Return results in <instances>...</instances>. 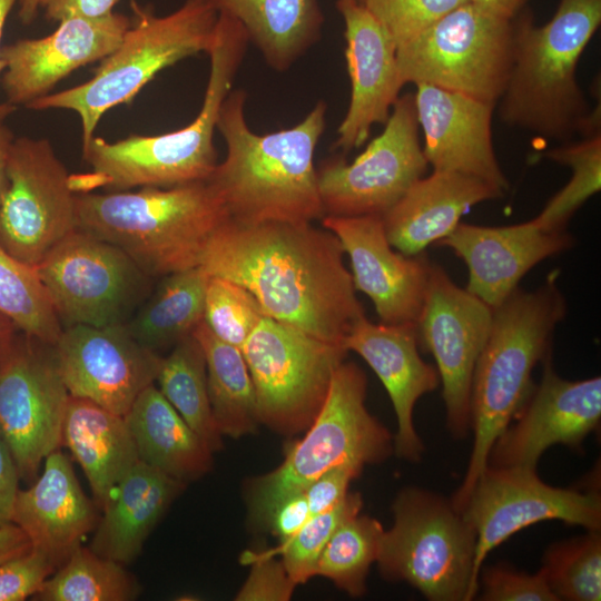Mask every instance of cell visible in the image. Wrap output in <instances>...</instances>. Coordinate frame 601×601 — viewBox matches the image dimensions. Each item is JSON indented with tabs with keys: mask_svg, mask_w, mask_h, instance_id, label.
Here are the masks:
<instances>
[{
	"mask_svg": "<svg viewBox=\"0 0 601 601\" xmlns=\"http://www.w3.org/2000/svg\"><path fill=\"white\" fill-rule=\"evenodd\" d=\"M566 302L551 273L534 290L514 289L493 308L487 341L476 362L470 397L473 446L461 485L450 499L461 511L486 467L490 450L534 387L532 372L551 355Z\"/></svg>",
	"mask_w": 601,
	"mask_h": 601,
	"instance_id": "cell-5",
	"label": "cell"
},
{
	"mask_svg": "<svg viewBox=\"0 0 601 601\" xmlns=\"http://www.w3.org/2000/svg\"><path fill=\"white\" fill-rule=\"evenodd\" d=\"M32 548L24 531L13 522L0 524V563Z\"/></svg>",
	"mask_w": 601,
	"mask_h": 601,
	"instance_id": "cell-50",
	"label": "cell"
},
{
	"mask_svg": "<svg viewBox=\"0 0 601 601\" xmlns=\"http://www.w3.org/2000/svg\"><path fill=\"white\" fill-rule=\"evenodd\" d=\"M363 469L353 464H339L321 474L304 490L311 514L325 512L338 504L348 493V486Z\"/></svg>",
	"mask_w": 601,
	"mask_h": 601,
	"instance_id": "cell-46",
	"label": "cell"
},
{
	"mask_svg": "<svg viewBox=\"0 0 601 601\" xmlns=\"http://www.w3.org/2000/svg\"><path fill=\"white\" fill-rule=\"evenodd\" d=\"M61 324H126L149 276L120 248L76 229L35 266Z\"/></svg>",
	"mask_w": 601,
	"mask_h": 601,
	"instance_id": "cell-12",
	"label": "cell"
},
{
	"mask_svg": "<svg viewBox=\"0 0 601 601\" xmlns=\"http://www.w3.org/2000/svg\"><path fill=\"white\" fill-rule=\"evenodd\" d=\"M42 0H19L18 16L23 24H30L36 19Z\"/></svg>",
	"mask_w": 601,
	"mask_h": 601,
	"instance_id": "cell-55",
	"label": "cell"
},
{
	"mask_svg": "<svg viewBox=\"0 0 601 601\" xmlns=\"http://www.w3.org/2000/svg\"><path fill=\"white\" fill-rule=\"evenodd\" d=\"M252 570L236 594L238 601H287L297 585L282 560L263 552L246 553Z\"/></svg>",
	"mask_w": 601,
	"mask_h": 601,
	"instance_id": "cell-45",
	"label": "cell"
},
{
	"mask_svg": "<svg viewBox=\"0 0 601 601\" xmlns=\"http://www.w3.org/2000/svg\"><path fill=\"white\" fill-rule=\"evenodd\" d=\"M529 0H470L473 4L495 16L514 19Z\"/></svg>",
	"mask_w": 601,
	"mask_h": 601,
	"instance_id": "cell-51",
	"label": "cell"
},
{
	"mask_svg": "<svg viewBox=\"0 0 601 601\" xmlns=\"http://www.w3.org/2000/svg\"><path fill=\"white\" fill-rule=\"evenodd\" d=\"M545 157L568 166L572 176L533 220L545 231H564L578 209L601 189V135L550 149Z\"/></svg>",
	"mask_w": 601,
	"mask_h": 601,
	"instance_id": "cell-38",
	"label": "cell"
},
{
	"mask_svg": "<svg viewBox=\"0 0 601 601\" xmlns=\"http://www.w3.org/2000/svg\"><path fill=\"white\" fill-rule=\"evenodd\" d=\"M61 443L81 466L101 510L139 461L125 416L82 397L69 395Z\"/></svg>",
	"mask_w": 601,
	"mask_h": 601,
	"instance_id": "cell-29",
	"label": "cell"
},
{
	"mask_svg": "<svg viewBox=\"0 0 601 601\" xmlns=\"http://www.w3.org/2000/svg\"><path fill=\"white\" fill-rule=\"evenodd\" d=\"M59 568L47 553L29 551L0 563V601H22L35 595Z\"/></svg>",
	"mask_w": 601,
	"mask_h": 601,
	"instance_id": "cell-44",
	"label": "cell"
},
{
	"mask_svg": "<svg viewBox=\"0 0 601 601\" xmlns=\"http://www.w3.org/2000/svg\"><path fill=\"white\" fill-rule=\"evenodd\" d=\"M392 511L376 561L382 577L408 583L430 601L473 600L476 533L451 500L407 486Z\"/></svg>",
	"mask_w": 601,
	"mask_h": 601,
	"instance_id": "cell-9",
	"label": "cell"
},
{
	"mask_svg": "<svg viewBox=\"0 0 601 601\" xmlns=\"http://www.w3.org/2000/svg\"><path fill=\"white\" fill-rule=\"evenodd\" d=\"M208 280L199 266L162 277L156 292L126 323L132 337L154 352L174 346L203 321Z\"/></svg>",
	"mask_w": 601,
	"mask_h": 601,
	"instance_id": "cell-33",
	"label": "cell"
},
{
	"mask_svg": "<svg viewBox=\"0 0 601 601\" xmlns=\"http://www.w3.org/2000/svg\"><path fill=\"white\" fill-rule=\"evenodd\" d=\"M554 542L543 553L541 572L558 601L601 600V534Z\"/></svg>",
	"mask_w": 601,
	"mask_h": 601,
	"instance_id": "cell-39",
	"label": "cell"
},
{
	"mask_svg": "<svg viewBox=\"0 0 601 601\" xmlns=\"http://www.w3.org/2000/svg\"><path fill=\"white\" fill-rule=\"evenodd\" d=\"M514 48L513 19L467 2L396 49L402 81L426 83L496 105Z\"/></svg>",
	"mask_w": 601,
	"mask_h": 601,
	"instance_id": "cell-10",
	"label": "cell"
},
{
	"mask_svg": "<svg viewBox=\"0 0 601 601\" xmlns=\"http://www.w3.org/2000/svg\"><path fill=\"white\" fill-rule=\"evenodd\" d=\"M16 326L12 322L0 313V363L12 348L14 339Z\"/></svg>",
	"mask_w": 601,
	"mask_h": 601,
	"instance_id": "cell-54",
	"label": "cell"
},
{
	"mask_svg": "<svg viewBox=\"0 0 601 601\" xmlns=\"http://www.w3.org/2000/svg\"><path fill=\"white\" fill-rule=\"evenodd\" d=\"M367 378L353 362L334 371L326 398L305 435L290 443L282 463L248 482L250 520L263 525L284 497L302 492L324 472L339 464H378L394 453V436L365 405Z\"/></svg>",
	"mask_w": 601,
	"mask_h": 601,
	"instance_id": "cell-8",
	"label": "cell"
},
{
	"mask_svg": "<svg viewBox=\"0 0 601 601\" xmlns=\"http://www.w3.org/2000/svg\"><path fill=\"white\" fill-rule=\"evenodd\" d=\"M492 318L493 308L459 287L441 266L431 264L416 332L418 345L436 362L446 427L454 439H465L471 432L472 380Z\"/></svg>",
	"mask_w": 601,
	"mask_h": 601,
	"instance_id": "cell-16",
	"label": "cell"
},
{
	"mask_svg": "<svg viewBox=\"0 0 601 601\" xmlns=\"http://www.w3.org/2000/svg\"><path fill=\"white\" fill-rule=\"evenodd\" d=\"M335 7L344 21L351 99L334 147L346 154L365 144L374 125L386 122L404 82L396 45L364 3L336 0Z\"/></svg>",
	"mask_w": 601,
	"mask_h": 601,
	"instance_id": "cell-22",
	"label": "cell"
},
{
	"mask_svg": "<svg viewBox=\"0 0 601 601\" xmlns=\"http://www.w3.org/2000/svg\"><path fill=\"white\" fill-rule=\"evenodd\" d=\"M413 93L400 96L374 138L354 161L334 157L317 168L324 216H383L424 176L427 161L418 139Z\"/></svg>",
	"mask_w": 601,
	"mask_h": 601,
	"instance_id": "cell-13",
	"label": "cell"
},
{
	"mask_svg": "<svg viewBox=\"0 0 601 601\" xmlns=\"http://www.w3.org/2000/svg\"><path fill=\"white\" fill-rule=\"evenodd\" d=\"M600 23L601 0H560L543 26L524 10L513 19V63L500 98L504 122L551 140L600 134V119L577 80L581 55Z\"/></svg>",
	"mask_w": 601,
	"mask_h": 601,
	"instance_id": "cell-4",
	"label": "cell"
},
{
	"mask_svg": "<svg viewBox=\"0 0 601 601\" xmlns=\"http://www.w3.org/2000/svg\"><path fill=\"white\" fill-rule=\"evenodd\" d=\"M362 508V495L348 492L334 508L312 515L293 536L265 552L280 555L292 580L296 584L304 583L315 577L318 558L335 530L347 519L361 513Z\"/></svg>",
	"mask_w": 601,
	"mask_h": 601,
	"instance_id": "cell-40",
	"label": "cell"
},
{
	"mask_svg": "<svg viewBox=\"0 0 601 601\" xmlns=\"http://www.w3.org/2000/svg\"><path fill=\"white\" fill-rule=\"evenodd\" d=\"M155 382L164 397L213 452L220 450L223 435L211 413L206 361L193 334L176 343L168 356L161 357Z\"/></svg>",
	"mask_w": 601,
	"mask_h": 601,
	"instance_id": "cell-34",
	"label": "cell"
},
{
	"mask_svg": "<svg viewBox=\"0 0 601 601\" xmlns=\"http://www.w3.org/2000/svg\"><path fill=\"white\" fill-rule=\"evenodd\" d=\"M77 229L125 252L149 277L199 266L229 217L207 181L76 195Z\"/></svg>",
	"mask_w": 601,
	"mask_h": 601,
	"instance_id": "cell-6",
	"label": "cell"
},
{
	"mask_svg": "<svg viewBox=\"0 0 601 601\" xmlns=\"http://www.w3.org/2000/svg\"><path fill=\"white\" fill-rule=\"evenodd\" d=\"M19 477L17 464L0 433V524L11 522Z\"/></svg>",
	"mask_w": 601,
	"mask_h": 601,
	"instance_id": "cell-49",
	"label": "cell"
},
{
	"mask_svg": "<svg viewBox=\"0 0 601 601\" xmlns=\"http://www.w3.org/2000/svg\"><path fill=\"white\" fill-rule=\"evenodd\" d=\"M264 316L260 304L248 289L208 275L203 321L219 339L242 349Z\"/></svg>",
	"mask_w": 601,
	"mask_h": 601,
	"instance_id": "cell-41",
	"label": "cell"
},
{
	"mask_svg": "<svg viewBox=\"0 0 601 601\" xmlns=\"http://www.w3.org/2000/svg\"><path fill=\"white\" fill-rule=\"evenodd\" d=\"M134 20L118 47L95 76L57 93H48L27 108L68 109L81 120L82 148L95 137L100 118L111 108L127 104L159 71L209 50L218 14L201 0H186L178 9L157 16L132 1Z\"/></svg>",
	"mask_w": 601,
	"mask_h": 601,
	"instance_id": "cell-7",
	"label": "cell"
},
{
	"mask_svg": "<svg viewBox=\"0 0 601 601\" xmlns=\"http://www.w3.org/2000/svg\"><path fill=\"white\" fill-rule=\"evenodd\" d=\"M27 338L0 363V433L20 477L35 481L46 456L62 445L69 392L52 346Z\"/></svg>",
	"mask_w": 601,
	"mask_h": 601,
	"instance_id": "cell-17",
	"label": "cell"
},
{
	"mask_svg": "<svg viewBox=\"0 0 601 601\" xmlns=\"http://www.w3.org/2000/svg\"><path fill=\"white\" fill-rule=\"evenodd\" d=\"M343 344L357 353L384 385L396 415L394 453L417 463L424 451L415 431L413 411L416 402L441 384L435 366L418 353L415 324H375L364 315L357 319Z\"/></svg>",
	"mask_w": 601,
	"mask_h": 601,
	"instance_id": "cell-25",
	"label": "cell"
},
{
	"mask_svg": "<svg viewBox=\"0 0 601 601\" xmlns=\"http://www.w3.org/2000/svg\"><path fill=\"white\" fill-rule=\"evenodd\" d=\"M76 193L70 174L45 138H14L0 201V246L37 266L77 229Z\"/></svg>",
	"mask_w": 601,
	"mask_h": 601,
	"instance_id": "cell-14",
	"label": "cell"
},
{
	"mask_svg": "<svg viewBox=\"0 0 601 601\" xmlns=\"http://www.w3.org/2000/svg\"><path fill=\"white\" fill-rule=\"evenodd\" d=\"M460 512L476 533V585L487 554L524 528L558 520L587 530L601 529V497L597 490L549 485L536 469L486 466Z\"/></svg>",
	"mask_w": 601,
	"mask_h": 601,
	"instance_id": "cell-15",
	"label": "cell"
},
{
	"mask_svg": "<svg viewBox=\"0 0 601 601\" xmlns=\"http://www.w3.org/2000/svg\"><path fill=\"white\" fill-rule=\"evenodd\" d=\"M415 87L416 118L427 165L433 170L482 179L505 193L510 184L492 141L495 105L426 83Z\"/></svg>",
	"mask_w": 601,
	"mask_h": 601,
	"instance_id": "cell-23",
	"label": "cell"
},
{
	"mask_svg": "<svg viewBox=\"0 0 601 601\" xmlns=\"http://www.w3.org/2000/svg\"><path fill=\"white\" fill-rule=\"evenodd\" d=\"M0 313L27 337L53 346L62 332L50 297L36 267L0 246Z\"/></svg>",
	"mask_w": 601,
	"mask_h": 601,
	"instance_id": "cell-36",
	"label": "cell"
},
{
	"mask_svg": "<svg viewBox=\"0 0 601 601\" xmlns=\"http://www.w3.org/2000/svg\"><path fill=\"white\" fill-rule=\"evenodd\" d=\"M95 503L83 493L70 459L59 449L46 456L40 476L16 496L11 522L20 526L32 548L59 566L97 525Z\"/></svg>",
	"mask_w": 601,
	"mask_h": 601,
	"instance_id": "cell-26",
	"label": "cell"
},
{
	"mask_svg": "<svg viewBox=\"0 0 601 601\" xmlns=\"http://www.w3.org/2000/svg\"><path fill=\"white\" fill-rule=\"evenodd\" d=\"M311 516L304 492H296L278 502L262 526L283 542L293 536Z\"/></svg>",
	"mask_w": 601,
	"mask_h": 601,
	"instance_id": "cell-47",
	"label": "cell"
},
{
	"mask_svg": "<svg viewBox=\"0 0 601 601\" xmlns=\"http://www.w3.org/2000/svg\"><path fill=\"white\" fill-rule=\"evenodd\" d=\"M386 29L396 49L470 0H359Z\"/></svg>",
	"mask_w": 601,
	"mask_h": 601,
	"instance_id": "cell-42",
	"label": "cell"
},
{
	"mask_svg": "<svg viewBox=\"0 0 601 601\" xmlns=\"http://www.w3.org/2000/svg\"><path fill=\"white\" fill-rule=\"evenodd\" d=\"M125 418L141 462L186 484L210 471L213 450L155 383L137 396Z\"/></svg>",
	"mask_w": 601,
	"mask_h": 601,
	"instance_id": "cell-30",
	"label": "cell"
},
{
	"mask_svg": "<svg viewBox=\"0 0 601 601\" xmlns=\"http://www.w3.org/2000/svg\"><path fill=\"white\" fill-rule=\"evenodd\" d=\"M246 98L243 89H231L220 106L216 129L226 156L207 184L237 221L323 218L314 152L325 130L326 104L316 102L296 126L259 135L246 120Z\"/></svg>",
	"mask_w": 601,
	"mask_h": 601,
	"instance_id": "cell-2",
	"label": "cell"
},
{
	"mask_svg": "<svg viewBox=\"0 0 601 601\" xmlns=\"http://www.w3.org/2000/svg\"><path fill=\"white\" fill-rule=\"evenodd\" d=\"M504 193L486 181L455 173L433 170L415 180L383 216L387 239L406 256L450 235L473 206Z\"/></svg>",
	"mask_w": 601,
	"mask_h": 601,
	"instance_id": "cell-27",
	"label": "cell"
},
{
	"mask_svg": "<svg viewBox=\"0 0 601 601\" xmlns=\"http://www.w3.org/2000/svg\"><path fill=\"white\" fill-rule=\"evenodd\" d=\"M322 225L341 242L354 288L371 298L381 323L416 325L431 268L427 257L394 252L382 216H324Z\"/></svg>",
	"mask_w": 601,
	"mask_h": 601,
	"instance_id": "cell-21",
	"label": "cell"
},
{
	"mask_svg": "<svg viewBox=\"0 0 601 601\" xmlns=\"http://www.w3.org/2000/svg\"><path fill=\"white\" fill-rule=\"evenodd\" d=\"M541 381L494 441L486 466L536 469L553 445L579 449L601 421V377L570 381L558 375L551 355Z\"/></svg>",
	"mask_w": 601,
	"mask_h": 601,
	"instance_id": "cell-18",
	"label": "cell"
},
{
	"mask_svg": "<svg viewBox=\"0 0 601 601\" xmlns=\"http://www.w3.org/2000/svg\"><path fill=\"white\" fill-rule=\"evenodd\" d=\"M244 28L274 70H288L319 41L324 13L319 0H201Z\"/></svg>",
	"mask_w": 601,
	"mask_h": 601,
	"instance_id": "cell-31",
	"label": "cell"
},
{
	"mask_svg": "<svg viewBox=\"0 0 601 601\" xmlns=\"http://www.w3.org/2000/svg\"><path fill=\"white\" fill-rule=\"evenodd\" d=\"M140 592L125 564L78 546L33 595L40 601H130Z\"/></svg>",
	"mask_w": 601,
	"mask_h": 601,
	"instance_id": "cell-35",
	"label": "cell"
},
{
	"mask_svg": "<svg viewBox=\"0 0 601 601\" xmlns=\"http://www.w3.org/2000/svg\"><path fill=\"white\" fill-rule=\"evenodd\" d=\"M193 335L204 352L209 402L219 433L233 439L255 433L260 423L254 383L242 349L219 339L204 321Z\"/></svg>",
	"mask_w": 601,
	"mask_h": 601,
	"instance_id": "cell-32",
	"label": "cell"
},
{
	"mask_svg": "<svg viewBox=\"0 0 601 601\" xmlns=\"http://www.w3.org/2000/svg\"><path fill=\"white\" fill-rule=\"evenodd\" d=\"M258 418L270 430L294 435L319 412L336 367L348 351L264 316L244 344Z\"/></svg>",
	"mask_w": 601,
	"mask_h": 601,
	"instance_id": "cell-11",
	"label": "cell"
},
{
	"mask_svg": "<svg viewBox=\"0 0 601 601\" xmlns=\"http://www.w3.org/2000/svg\"><path fill=\"white\" fill-rule=\"evenodd\" d=\"M119 0H42L41 8L45 17L50 21L65 19L100 18L112 13L114 7Z\"/></svg>",
	"mask_w": 601,
	"mask_h": 601,
	"instance_id": "cell-48",
	"label": "cell"
},
{
	"mask_svg": "<svg viewBox=\"0 0 601 601\" xmlns=\"http://www.w3.org/2000/svg\"><path fill=\"white\" fill-rule=\"evenodd\" d=\"M383 533V525L374 518L358 513L347 519L326 543L315 577L331 580L351 597L364 595L367 574L377 561Z\"/></svg>",
	"mask_w": 601,
	"mask_h": 601,
	"instance_id": "cell-37",
	"label": "cell"
},
{
	"mask_svg": "<svg viewBox=\"0 0 601 601\" xmlns=\"http://www.w3.org/2000/svg\"><path fill=\"white\" fill-rule=\"evenodd\" d=\"M13 140V134L0 119V201L7 186V165Z\"/></svg>",
	"mask_w": 601,
	"mask_h": 601,
	"instance_id": "cell-52",
	"label": "cell"
},
{
	"mask_svg": "<svg viewBox=\"0 0 601 601\" xmlns=\"http://www.w3.org/2000/svg\"><path fill=\"white\" fill-rule=\"evenodd\" d=\"M344 254L331 230L309 221L228 217L206 244L199 267L248 289L266 316L343 344L365 315Z\"/></svg>",
	"mask_w": 601,
	"mask_h": 601,
	"instance_id": "cell-1",
	"label": "cell"
},
{
	"mask_svg": "<svg viewBox=\"0 0 601 601\" xmlns=\"http://www.w3.org/2000/svg\"><path fill=\"white\" fill-rule=\"evenodd\" d=\"M179 481L140 460L127 472L102 509L90 549L122 564L131 562L174 500Z\"/></svg>",
	"mask_w": 601,
	"mask_h": 601,
	"instance_id": "cell-28",
	"label": "cell"
},
{
	"mask_svg": "<svg viewBox=\"0 0 601 601\" xmlns=\"http://www.w3.org/2000/svg\"><path fill=\"white\" fill-rule=\"evenodd\" d=\"M130 24L127 16L115 12L100 18L75 17L60 21L46 37L3 46L1 85L7 102L27 107L47 96L72 71L110 55Z\"/></svg>",
	"mask_w": 601,
	"mask_h": 601,
	"instance_id": "cell-20",
	"label": "cell"
},
{
	"mask_svg": "<svg viewBox=\"0 0 601 601\" xmlns=\"http://www.w3.org/2000/svg\"><path fill=\"white\" fill-rule=\"evenodd\" d=\"M477 593L482 601H558L541 570L530 574L504 562L481 568Z\"/></svg>",
	"mask_w": 601,
	"mask_h": 601,
	"instance_id": "cell-43",
	"label": "cell"
},
{
	"mask_svg": "<svg viewBox=\"0 0 601 601\" xmlns=\"http://www.w3.org/2000/svg\"><path fill=\"white\" fill-rule=\"evenodd\" d=\"M52 348L69 395L122 416L155 383L161 361L132 337L126 324L67 326Z\"/></svg>",
	"mask_w": 601,
	"mask_h": 601,
	"instance_id": "cell-19",
	"label": "cell"
},
{
	"mask_svg": "<svg viewBox=\"0 0 601 601\" xmlns=\"http://www.w3.org/2000/svg\"><path fill=\"white\" fill-rule=\"evenodd\" d=\"M436 244L449 247L466 264L465 289L495 308L530 269L571 248L574 237L568 230L545 231L533 219L499 227L460 221Z\"/></svg>",
	"mask_w": 601,
	"mask_h": 601,
	"instance_id": "cell-24",
	"label": "cell"
},
{
	"mask_svg": "<svg viewBox=\"0 0 601 601\" xmlns=\"http://www.w3.org/2000/svg\"><path fill=\"white\" fill-rule=\"evenodd\" d=\"M249 43L236 20L218 14L209 56V76L203 106L186 127L156 136L131 135L115 142L100 137L82 148L90 170L70 174L76 194L135 187H173L206 181L214 171L217 152L214 134L220 106L230 92Z\"/></svg>",
	"mask_w": 601,
	"mask_h": 601,
	"instance_id": "cell-3",
	"label": "cell"
},
{
	"mask_svg": "<svg viewBox=\"0 0 601 601\" xmlns=\"http://www.w3.org/2000/svg\"><path fill=\"white\" fill-rule=\"evenodd\" d=\"M16 0H0V76L4 70V63L1 58V40L3 36L4 24L7 21V18L14 6ZM16 109L14 106L8 104L7 101L4 104H0V119H6L8 115H10Z\"/></svg>",
	"mask_w": 601,
	"mask_h": 601,
	"instance_id": "cell-53",
	"label": "cell"
}]
</instances>
